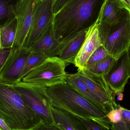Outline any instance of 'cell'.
I'll return each mask as SVG.
<instances>
[{
    "mask_svg": "<svg viewBox=\"0 0 130 130\" xmlns=\"http://www.w3.org/2000/svg\"><path fill=\"white\" fill-rule=\"evenodd\" d=\"M116 59L111 56H108L101 61L86 66L79 72L86 75L104 76L108 73Z\"/></svg>",
    "mask_w": 130,
    "mask_h": 130,
    "instance_id": "e0dca14e",
    "label": "cell"
},
{
    "mask_svg": "<svg viewBox=\"0 0 130 130\" xmlns=\"http://www.w3.org/2000/svg\"><path fill=\"white\" fill-rule=\"evenodd\" d=\"M127 52H128V58H129V75L130 78V47L127 50Z\"/></svg>",
    "mask_w": 130,
    "mask_h": 130,
    "instance_id": "1f68e13d",
    "label": "cell"
},
{
    "mask_svg": "<svg viewBox=\"0 0 130 130\" xmlns=\"http://www.w3.org/2000/svg\"><path fill=\"white\" fill-rule=\"evenodd\" d=\"M31 53L29 49L23 47L11 48V52L0 72V82L10 85L20 82V76Z\"/></svg>",
    "mask_w": 130,
    "mask_h": 130,
    "instance_id": "9c48e42d",
    "label": "cell"
},
{
    "mask_svg": "<svg viewBox=\"0 0 130 130\" xmlns=\"http://www.w3.org/2000/svg\"><path fill=\"white\" fill-rule=\"evenodd\" d=\"M108 55H109L107 51L102 45L98 48L90 56L87 62L86 66L94 64Z\"/></svg>",
    "mask_w": 130,
    "mask_h": 130,
    "instance_id": "7402d4cb",
    "label": "cell"
},
{
    "mask_svg": "<svg viewBox=\"0 0 130 130\" xmlns=\"http://www.w3.org/2000/svg\"><path fill=\"white\" fill-rule=\"evenodd\" d=\"M0 130H2L1 129V128H0Z\"/></svg>",
    "mask_w": 130,
    "mask_h": 130,
    "instance_id": "e575fe53",
    "label": "cell"
},
{
    "mask_svg": "<svg viewBox=\"0 0 130 130\" xmlns=\"http://www.w3.org/2000/svg\"><path fill=\"white\" fill-rule=\"evenodd\" d=\"M105 0H71L54 15L56 37L62 43L98 20Z\"/></svg>",
    "mask_w": 130,
    "mask_h": 130,
    "instance_id": "6da1fadb",
    "label": "cell"
},
{
    "mask_svg": "<svg viewBox=\"0 0 130 130\" xmlns=\"http://www.w3.org/2000/svg\"><path fill=\"white\" fill-rule=\"evenodd\" d=\"M67 63L57 57L48 58L31 70L21 81L47 88L66 83Z\"/></svg>",
    "mask_w": 130,
    "mask_h": 130,
    "instance_id": "5b68a950",
    "label": "cell"
},
{
    "mask_svg": "<svg viewBox=\"0 0 130 130\" xmlns=\"http://www.w3.org/2000/svg\"><path fill=\"white\" fill-rule=\"evenodd\" d=\"M102 45L116 59L130 47V11L112 24L96 23Z\"/></svg>",
    "mask_w": 130,
    "mask_h": 130,
    "instance_id": "277c9868",
    "label": "cell"
},
{
    "mask_svg": "<svg viewBox=\"0 0 130 130\" xmlns=\"http://www.w3.org/2000/svg\"><path fill=\"white\" fill-rule=\"evenodd\" d=\"M120 108L121 111L122 118L130 121V110L126 109L120 105Z\"/></svg>",
    "mask_w": 130,
    "mask_h": 130,
    "instance_id": "f1b7e54d",
    "label": "cell"
},
{
    "mask_svg": "<svg viewBox=\"0 0 130 130\" xmlns=\"http://www.w3.org/2000/svg\"><path fill=\"white\" fill-rule=\"evenodd\" d=\"M17 25V18L16 17L1 28L0 43L1 49L12 48L16 38Z\"/></svg>",
    "mask_w": 130,
    "mask_h": 130,
    "instance_id": "ac0fdd59",
    "label": "cell"
},
{
    "mask_svg": "<svg viewBox=\"0 0 130 130\" xmlns=\"http://www.w3.org/2000/svg\"><path fill=\"white\" fill-rule=\"evenodd\" d=\"M0 128L2 130H11L4 121L0 117Z\"/></svg>",
    "mask_w": 130,
    "mask_h": 130,
    "instance_id": "f546056e",
    "label": "cell"
},
{
    "mask_svg": "<svg viewBox=\"0 0 130 130\" xmlns=\"http://www.w3.org/2000/svg\"><path fill=\"white\" fill-rule=\"evenodd\" d=\"M70 1L71 0H53L52 11L54 16Z\"/></svg>",
    "mask_w": 130,
    "mask_h": 130,
    "instance_id": "4316f807",
    "label": "cell"
},
{
    "mask_svg": "<svg viewBox=\"0 0 130 130\" xmlns=\"http://www.w3.org/2000/svg\"><path fill=\"white\" fill-rule=\"evenodd\" d=\"M45 90L52 106L111 129L112 123L106 114L66 83L47 87Z\"/></svg>",
    "mask_w": 130,
    "mask_h": 130,
    "instance_id": "7a4b0ae2",
    "label": "cell"
},
{
    "mask_svg": "<svg viewBox=\"0 0 130 130\" xmlns=\"http://www.w3.org/2000/svg\"><path fill=\"white\" fill-rule=\"evenodd\" d=\"M120 106L118 108L111 110L106 115V117L112 124L119 123L122 120V117Z\"/></svg>",
    "mask_w": 130,
    "mask_h": 130,
    "instance_id": "603a6c76",
    "label": "cell"
},
{
    "mask_svg": "<svg viewBox=\"0 0 130 130\" xmlns=\"http://www.w3.org/2000/svg\"><path fill=\"white\" fill-rule=\"evenodd\" d=\"M33 130H64L59 126L53 123H45L42 122Z\"/></svg>",
    "mask_w": 130,
    "mask_h": 130,
    "instance_id": "484cf974",
    "label": "cell"
},
{
    "mask_svg": "<svg viewBox=\"0 0 130 130\" xmlns=\"http://www.w3.org/2000/svg\"><path fill=\"white\" fill-rule=\"evenodd\" d=\"M37 0H19L15 14L18 25L16 38L12 48L24 47L32 24L35 6Z\"/></svg>",
    "mask_w": 130,
    "mask_h": 130,
    "instance_id": "30bf717a",
    "label": "cell"
},
{
    "mask_svg": "<svg viewBox=\"0 0 130 130\" xmlns=\"http://www.w3.org/2000/svg\"><path fill=\"white\" fill-rule=\"evenodd\" d=\"M54 123L64 130H87L78 118L71 113L51 106Z\"/></svg>",
    "mask_w": 130,
    "mask_h": 130,
    "instance_id": "9a60e30c",
    "label": "cell"
},
{
    "mask_svg": "<svg viewBox=\"0 0 130 130\" xmlns=\"http://www.w3.org/2000/svg\"><path fill=\"white\" fill-rule=\"evenodd\" d=\"M52 5L53 0L37 1L32 24L24 47L29 48L52 21L54 17Z\"/></svg>",
    "mask_w": 130,
    "mask_h": 130,
    "instance_id": "ba28073f",
    "label": "cell"
},
{
    "mask_svg": "<svg viewBox=\"0 0 130 130\" xmlns=\"http://www.w3.org/2000/svg\"><path fill=\"white\" fill-rule=\"evenodd\" d=\"M1 49V43H0V50Z\"/></svg>",
    "mask_w": 130,
    "mask_h": 130,
    "instance_id": "d6a6232c",
    "label": "cell"
},
{
    "mask_svg": "<svg viewBox=\"0 0 130 130\" xmlns=\"http://www.w3.org/2000/svg\"><path fill=\"white\" fill-rule=\"evenodd\" d=\"M21 95L26 104L45 123H54L50 101L43 86L21 81L11 85Z\"/></svg>",
    "mask_w": 130,
    "mask_h": 130,
    "instance_id": "8992f818",
    "label": "cell"
},
{
    "mask_svg": "<svg viewBox=\"0 0 130 130\" xmlns=\"http://www.w3.org/2000/svg\"><path fill=\"white\" fill-rule=\"evenodd\" d=\"M78 118L83 123L87 130H111L99 125L91 120Z\"/></svg>",
    "mask_w": 130,
    "mask_h": 130,
    "instance_id": "cb8c5ba5",
    "label": "cell"
},
{
    "mask_svg": "<svg viewBox=\"0 0 130 130\" xmlns=\"http://www.w3.org/2000/svg\"><path fill=\"white\" fill-rule=\"evenodd\" d=\"M61 44L60 40L56 37L53 20L42 34L29 49L31 52H40L47 58H50L57 56Z\"/></svg>",
    "mask_w": 130,
    "mask_h": 130,
    "instance_id": "4fadbf2b",
    "label": "cell"
},
{
    "mask_svg": "<svg viewBox=\"0 0 130 130\" xmlns=\"http://www.w3.org/2000/svg\"><path fill=\"white\" fill-rule=\"evenodd\" d=\"M38 1H44V0H38Z\"/></svg>",
    "mask_w": 130,
    "mask_h": 130,
    "instance_id": "836d02e7",
    "label": "cell"
},
{
    "mask_svg": "<svg viewBox=\"0 0 130 130\" xmlns=\"http://www.w3.org/2000/svg\"><path fill=\"white\" fill-rule=\"evenodd\" d=\"M129 10L118 0H105L97 23H113L124 17Z\"/></svg>",
    "mask_w": 130,
    "mask_h": 130,
    "instance_id": "2e32d148",
    "label": "cell"
},
{
    "mask_svg": "<svg viewBox=\"0 0 130 130\" xmlns=\"http://www.w3.org/2000/svg\"><path fill=\"white\" fill-rule=\"evenodd\" d=\"M111 130H130V121L122 118L121 121L112 124Z\"/></svg>",
    "mask_w": 130,
    "mask_h": 130,
    "instance_id": "d4e9b609",
    "label": "cell"
},
{
    "mask_svg": "<svg viewBox=\"0 0 130 130\" xmlns=\"http://www.w3.org/2000/svg\"><path fill=\"white\" fill-rule=\"evenodd\" d=\"M81 79L96 100L99 108L106 115L111 110L119 107L116 103V94L112 91L104 76L86 75L78 71L75 73Z\"/></svg>",
    "mask_w": 130,
    "mask_h": 130,
    "instance_id": "52a82bcc",
    "label": "cell"
},
{
    "mask_svg": "<svg viewBox=\"0 0 130 130\" xmlns=\"http://www.w3.org/2000/svg\"><path fill=\"white\" fill-rule=\"evenodd\" d=\"M104 78L111 89L118 94L124 91L129 78L128 52L126 51L116 59L113 66Z\"/></svg>",
    "mask_w": 130,
    "mask_h": 130,
    "instance_id": "8fae6325",
    "label": "cell"
},
{
    "mask_svg": "<svg viewBox=\"0 0 130 130\" xmlns=\"http://www.w3.org/2000/svg\"><path fill=\"white\" fill-rule=\"evenodd\" d=\"M87 30L78 34L61 43L57 57L66 63L74 64L75 59L85 39Z\"/></svg>",
    "mask_w": 130,
    "mask_h": 130,
    "instance_id": "5bb4252c",
    "label": "cell"
},
{
    "mask_svg": "<svg viewBox=\"0 0 130 130\" xmlns=\"http://www.w3.org/2000/svg\"><path fill=\"white\" fill-rule=\"evenodd\" d=\"M0 117L12 130H33L42 122L19 92L1 82Z\"/></svg>",
    "mask_w": 130,
    "mask_h": 130,
    "instance_id": "3957f363",
    "label": "cell"
},
{
    "mask_svg": "<svg viewBox=\"0 0 130 130\" xmlns=\"http://www.w3.org/2000/svg\"><path fill=\"white\" fill-rule=\"evenodd\" d=\"M19 0H0V29L16 17L15 10Z\"/></svg>",
    "mask_w": 130,
    "mask_h": 130,
    "instance_id": "d6986e66",
    "label": "cell"
},
{
    "mask_svg": "<svg viewBox=\"0 0 130 130\" xmlns=\"http://www.w3.org/2000/svg\"><path fill=\"white\" fill-rule=\"evenodd\" d=\"M130 11V0H118Z\"/></svg>",
    "mask_w": 130,
    "mask_h": 130,
    "instance_id": "4dcf8cb0",
    "label": "cell"
},
{
    "mask_svg": "<svg viewBox=\"0 0 130 130\" xmlns=\"http://www.w3.org/2000/svg\"><path fill=\"white\" fill-rule=\"evenodd\" d=\"M102 45L97 23L87 30L85 39L75 61L78 71L83 70L92 53Z\"/></svg>",
    "mask_w": 130,
    "mask_h": 130,
    "instance_id": "7c38bea8",
    "label": "cell"
},
{
    "mask_svg": "<svg viewBox=\"0 0 130 130\" xmlns=\"http://www.w3.org/2000/svg\"></svg>",
    "mask_w": 130,
    "mask_h": 130,
    "instance_id": "d590c367",
    "label": "cell"
},
{
    "mask_svg": "<svg viewBox=\"0 0 130 130\" xmlns=\"http://www.w3.org/2000/svg\"><path fill=\"white\" fill-rule=\"evenodd\" d=\"M47 57L43 53L39 52H31L20 76V81L31 70L42 63Z\"/></svg>",
    "mask_w": 130,
    "mask_h": 130,
    "instance_id": "44dd1931",
    "label": "cell"
},
{
    "mask_svg": "<svg viewBox=\"0 0 130 130\" xmlns=\"http://www.w3.org/2000/svg\"><path fill=\"white\" fill-rule=\"evenodd\" d=\"M66 83L71 86L76 91L86 98L99 109L96 100L85 84L81 79L77 78L75 74H69Z\"/></svg>",
    "mask_w": 130,
    "mask_h": 130,
    "instance_id": "ffe728a7",
    "label": "cell"
},
{
    "mask_svg": "<svg viewBox=\"0 0 130 130\" xmlns=\"http://www.w3.org/2000/svg\"><path fill=\"white\" fill-rule=\"evenodd\" d=\"M11 52V49L0 50V72Z\"/></svg>",
    "mask_w": 130,
    "mask_h": 130,
    "instance_id": "83f0119b",
    "label": "cell"
}]
</instances>
